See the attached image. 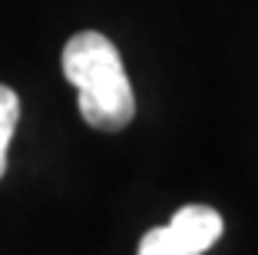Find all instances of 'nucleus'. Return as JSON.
Listing matches in <instances>:
<instances>
[{
    "mask_svg": "<svg viewBox=\"0 0 258 255\" xmlns=\"http://www.w3.org/2000/svg\"><path fill=\"white\" fill-rule=\"evenodd\" d=\"M63 76L80 93V116L93 129L119 133L136 116V93L116 43L99 30H80L63 46Z\"/></svg>",
    "mask_w": 258,
    "mask_h": 255,
    "instance_id": "obj_1",
    "label": "nucleus"
},
{
    "mask_svg": "<svg viewBox=\"0 0 258 255\" xmlns=\"http://www.w3.org/2000/svg\"><path fill=\"white\" fill-rule=\"evenodd\" d=\"M222 216L212 206H182L162 229H149L139 255H202L219 242Z\"/></svg>",
    "mask_w": 258,
    "mask_h": 255,
    "instance_id": "obj_2",
    "label": "nucleus"
},
{
    "mask_svg": "<svg viewBox=\"0 0 258 255\" xmlns=\"http://www.w3.org/2000/svg\"><path fill=\"white\" fill-rule=\"evenodd\" d=\"M17 120H20V96L7 83H0V179L7 173V149H10V139H14Z\"/></svg>",
    "mask_w": 258,
    "mask_h": 255,
    "instance_id": "obj_3",
    "label": "nucleus"
}]
</instances>
